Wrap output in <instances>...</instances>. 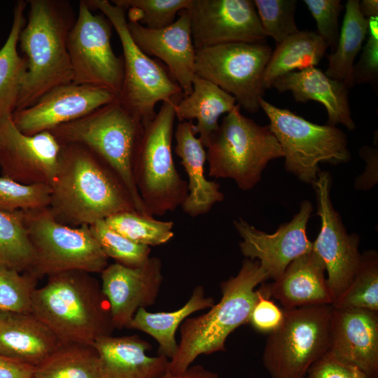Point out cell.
I'll return each instance as SVG.
<instances>
[{"mask_svg":"<svg viewBox=\"0 0 378 378\" xmlns=\"http://www.w3.org/2000/svg\"><path fill=\"white\" fill-rule=\"evenodd\" d=\"M48 209L59 223L90 225L122 211H136L119 177L85 147L60 144Z\"/></svg>","mask_w":378,"mask_h":378,"instance_id":"obj_1","label":"cell"},{"mask_svg":"<svg viewBox=\"0 0 378 378\" xmlns=\"http://www.w3.org/2000/svg\"><path fill=\"white\" fill-rule=\"evenodd\" d=\"M29 10L19 43L26 71L16 111L35 104L51 90L72 83L67 48L76 16L65 0H29Z\"/></svg>","mask_w":378,"mask_h":378,"instance_id":"obj_2","label":"cell"},{"mask_svg":"<svg viewBox=\"0 0 378 378\" xmlns=\"http://www.w3.org/2000/svg\"><path fill=\"white\" fill-rule=\"evenodd\" d=\"M31 309L62 343L93 345L115 329L99 282L83 271L48 276L35 290Z\"/></svg>","mask_w":378,"mask_h":378,"instance_id":"obj_3","label":"cell"},{"mask_svg":"<svg viewBox=\"0 0 378 378\" xmlns=\"http://www.w3.org/2000/svg\"><path fill=\"white\" fill-rule=\"evenodd\" d=\"M269 279L256 260L245 258L240 270L220 284L221 298L200 316L187 318L180 327V342L167 370L185 371L200 355L225 351L227 337L241 325L248 323L258 300L256 287Z\"/></svg>","mask_w":378,"mask_h":378,"instance_id":"obj_4","label":"cell"},{"mask_svg":"<svg viewBox=\"0 0 378 378\" xmlns=\"http://www.w3.org/2000/svg\"><path fill=\"white\" fill-rule=\"evenodd\" d=\"M144 125L117 97L113 102L79 119L50 132L60 144L81 145L104 162L124 183L135 209L149 215L136 189L134 163Z\"/></svg>","mask_w":378,"mask_h":378,"instance_id":"obj_5","label":"cell"},{"mask_svg":"<svg viewBox=\"0 0 378 378\" xmlns=\"http://www.w3.org/2000/svg\"><path fill=\"white\" fill-rule=\"evenodd\" d=\"M237 104L225 114L206 148L209 176L231 178L242 190L252 189L272 160L284 156L269 125L244 116Z\"/></svg>","mask_w":378,"mask_h":378,"instance_id":"obj_6","label":"cell"},{"mask_svg":"<svg viewBox=\"0 0 378 378\" xmlns=\"http://www.w3.org/2000/svg\"><path fill=\"white\" fill-rule=\"evenodd\" d=\"M178 101L162 102L154 119L144 125L134 163L136 189L152 216L174 211L188 193V183L178 172L172 151L175 104Z\"/></svg>","mask_w":378,"mask_h":378,"instance_id":"obj_7","label":"cell"},{"mask_svg":"<svg viewBox=\"0 0 378 378\" xmlns=\"http://www.w3.org/2000/svg\"><path fill=\"white\" fill-rule=\"evenodd\" d=\"M21 213L35 255L29 273L38 279L73 270L101 273L108 266L89 225L62 224L48 207Z\"/></svg>","mask_w":378,"mask_h":378,"instance_id":"obj_8","label":"cell"},{"mask_svg":"<svg viewBox=\"0 0 378 378\" xmlns=\"http://www.w3.org/2000/svg\"><path fill=\"white\" fill-rule=\"evenodd\" d=\"M259 104L282 149L285 169L301 181L312 184L321 171L320 163L337 164L349 160L346 135L336 126L313 123L263 98Z\"/></svg>","mask_w":378,"mask_h":378,"instance_id":"obj_9","label":"cell"},{"mask_svg":"<svg viewBox=\"0 0 378 378\" xmlns=\"http://www.w3.org/2000/svg\"><path fill=\"white\" fill-rule=\"evenodd\" d=\"M332 310V305L283 309V321L268 334L262 353L271 378L305 377L328 352Z\"/></svg>","mask_w":378,"mask_h":378,"instance_id":"obj_10","label":"cell"},{"mask_svg":"<svg viewBox=\"0 0 378 378\" xmlns=\"http://www.w3.org/2000/svg\"><path fill=\"white\" fill-rule=\"evenodd\" d=\"M85 2L92 10H99L108 19L118 36L123 52L124 77L118 97L144 125L155 117L158 102L180 100L183 92L169 71L136 45L122 8L108 0Z\"/></svg>","mask_w":378,"mask_h":378,"instance_id":"obj_11","label":"cell"},{"mask_svg":"<svg viewBox=\"0 0 378 378\" xmlns=\"http://www.w3.org/2000/svg\"><path fill=\"white\" fill-rule=\"evenodd\" d=\"M265 43H230L195 50V74L220 88L249 113L260 109L262 76L272 54Z\"/></svg>","mask_w":378,"mask_h":378,"instance_id":"obj_12","label":"cell"},{"mask_svg":"<svg viewBox=\"0 0 378 378\" xmlns=\"http://www.w3.org/2000/svg\"><path fill=\"white\" fill-rule=\"evenodd\" d=\"M112 28L105 15L94 14L85 0H82L68 36L67 48L72 83L105 88L118 96L123 82L124 63L122 57L113 50Z\"/></svg>","mask_w":378,"mask_h":378,"instance_id":"obj_13","label":"cell"},{"mask_svg":"<svg viewBox=\"0 0 378 378\" xmlns=\"http://www.w3.org/2000/svg\"><path fill=\"white\" fill-rule=\"evenodd\" d=\"M312 185L316 196L317 215L321 219V230L312 242V249L324 263L328 274L326 282L333 304L349 286L358 270L361 260L360 238L356 233L347 232L341 217L333 207L330 174L320 171Z\"/></svg>","mask_w":378,"mask_h":378,"instance_id":"obj_14","label":"cell"},{"mask_svg":"<svg viewBox=\"0 0 378 378\" xmlns=\"http://www.w3.org/2000/svg\"><path fill=\"white\" fill-rule=\"evenodd\" d=\"M195 50L230 43H265L253 0H190Z\"/></svg>","mask_w":378,"mask_h":378,"instance_id":"obj_15","label":"cell"},{"mask_svg":"<svg viewBox=\"0 0 378 378\" xmlns=\"http://www.w3.org/2000/svg\"><path fill=\"white\" fill-rule=\"evenodd\" d=\"M312 210L309 201H302L292 220L272 234L255 228L242 218L234 220V228L242 239L241 253L246 258L258 260L269 279H278L293 260L312 251V241L307 236Z\"/></svg>","mask_w":378,"mask_h":378,"instance_id":"obj_16","label":"cell"},{"mask_svg":"<svg viewBox=\"0 0 378 378\" xmlns=\"http://www.w3.org/2000/svg\"><path fill=\"white\" fill-rule=\"evenodd\" d=\"M61 144L50 131L22 133L12 116L0 119V170L18 183L51 186L56 176Z\"/></svg>","mask_w":378,"mask_h":378,"instance_id":"obj_17","label":"cell"},{"mask_svg":"<svg viewBox=\"0 0 378 378\" xmlns=\"http://www.w3.org/2000/svg\"><path fill=\"white\" fill-rule=\"evenodd\" d=\"M117 97L105 88L70 83L51 90L29 107L15 111L12 120L22 133L34 135L83 118Z\"/></svg>","mask_w":378,"mask_h":378,"instance_id":"obj_18","label":"cell"},{"mask_svg":"<svg viewBox=\"0 0 378 378\" xmlns=\"http://www.w3.org/2000/svg\"><path fill=\"white\" fill-rule=\"evenodd\" d=\"M101 279L115 328H127L138 309L155 303L163 281L162 263L155 256L139 267L115 262L101 272Z\"/></svg>","mask_w":378,"mask_h":378,"instance_id":"obj_19","label":"cell"},{"mask_svg":"<svg viewBox=\"0 0 378 378\" xmlns=\"http://www.w3.org/2000/svg\"><path fill=\"white\" fill-rule=\"evenodd\" d=\"M127 28L136 45L146 55L161 59L167 66L183 95L190 94L195 75L196 50L188 10L180 11L172 24L161 29H151L128 21Z\"/></svg>","mask_w":378,"mask_h":378,"instance_id":"obj_20","label":"cell"},{"mask_svg":"<svg viewBox=\"0 0 378 378\" xmlns=\"http://www.w3.org/2000/svg\"><path fill=\"white\" fill-rule=\"evenodd\" d=\"M328 352L378 378V312L332 307Z\"/></svg>","mask_w":378,"mask_h":378,"instance_id":"obj_21","label":"cell"},{"mask_svg":"<svg viewBox=\"0 0 378 378\" xmlns=\"http://www.w3.org/2000/svg\"><path fill=\"white\" fill-rule=\"evenodd\" d=\"M272 88L279 92H290L298 102L312 100L323 104L328 113L327 125L342 124L349 130L356 128L351 118L348 85L328 77L315 66L281 76L273 82Z\"/></svg>","mask_w":378,"mask_h":378,"instance_id":"obj_22","label":"cell"},{"mask_svg":"<svg viewBox=\"0 0 378 378\" xmlns=\"http://www.w3.org/2000/svg\"><path fill=\"white\" fill-rule=\"evenodd\" d=\"M99 356L98 378H159L169 360L148 356L150 344L137 335L99 338L93 344Z\"/></svg>","mask_w":378,"mask_h":378,"instance_id":"obj_23","label":"cell"},{"mask_svg":"<svg viewBox=\"0 0 378 378\" xmlns=\"http://www.w3.org/2000/svg\"><path fill=\"white\" fill-rule=\"evenodd\" d=\"M325 272L323 262L312 249L293 260L278 279L265 284L266 290L283 309L332 305Z\"/></svg>","mask_w":378,"mask_h":378,"instance_id":"obj_24","label":"cell"},{"mask_svg":"<svg viewBox=\"0 0 378 378\" xmlns=\"http://www.w3.org/2000/svg\"><path fill=\"white\" fill-rule=\"evenodd\" d=\"M194 125L192 121L179 122L174 134V151L188 178V193L181 207L191 217L207 214L216 203L224 200L219 184L204 175L206 151L195 132Z\"/></svg>","mask_w":378,"mask_h":378,"instance_id":"obj_25","label":"cell"},{"mask_svg":"<svg viewBox=\"0 0 378 378\" xmlns=\"http://www.w3.org/2000/svg\"><path fill=\"white\" fill-rule=\"evenodd\" d=\"M61 344L32 313L0 311V355L35 367Z\"/></svg>","mask_w":378,"mask_h":378,"instance_id":"obj_26","label":"cell"},{"mask_svg":"<svg viewBox=\"0 0 378 378\" xmlns=\"http://www.w3.org/2000/svg\"><path fill=\"white\" fill-rule=\"evenodd\" d=\"M233 96L216 85L195 75L192 90L175 104L179 122L197 120L195 134L206 148L218 127L219 118L237 104Z\"/></svg>","mask_w":378,"mask_h":378,"instance_id":"obj_27","label":"cell"},{"mask_svg":"<svg viewBox=\"0 0 378 378\" xmlns=\"http://www.w3.org/2000/svg\"><path fill=\"white\" fill-rule=\"evenodd\" d=\"M215 304L212 297L205 295L202 286H197L188 302L173 312H150L145 308L137 310L128 329L144 332L158 343V356L171 360L176 354L178 343L175 335L180 325L192 314L211 308Z\"/></svg>","mask_w":378,"mask_h":378,"instance_id":"obj_28","label":"cell"},{"mask_svg":"<svg viewBox=\"0 0 378 378\" xmlns=\"http://www.w3.org/2000/svg\"><path fill=\"white\" fill-rule=\"evenodd\" d=\"M328 46L316 32L299 31L276 44L262 76L265 90L279 77L292 71L317 65Z\"/></svg>","mask_w":378,"mask_h":378,"instance_id":"obj_29","label":"cell"},{"mask_svg":"<svg viewBox=\"0 0 378 378\" xmlns=\"http://www.w3.org/2000/svg\"><path fill=\"white\" fill-rule=\"evenodd\" d=\"M27 5L24 0L15 3L10 33L0 49V119L12 116L15 111L25 74V61L18 51V45L26 23Z\"/></svg>","mask_w":378,"mask_h":378,"instance_id":"obj_30","label":"cell"},{"mask_svg":"<svg viewBox=\"0 0 378 378\" xmlns=\"http://www.w3.org/2000/svg\"><path fill=\"white\" fill-rule=\"evenodd\" d=\"M343 22L335 50L328 55V77L354 87L352 72L354 62L361 50L368 32V20L361 13L358 0H348Z\"/></svg>","mask_w":378,"mask_h":378,"instance_id":"obj_31","label":"cell"},{"mask_svg":"<svg viewBox=\"0 0 378 378\" xmlns=\"http://www.w3.org/2000/svg\"><path fill=\"white\" fill-rule=\"evenodd\" d=\"M98 370L93 345L62 343L34 367L33 378H98Z\"/></svg>","mask_w":378,"mask_h":378,"instance_id":"obj_32","label":"cell"},{"mask_svg":"<svg viewBox=\"0 0 378 378\" xmlns=\"http://www.w3.org/2000/svg\"><path fill=\"white\" fill-rule=\"evenodd\" d=\"M34 260L21 211H0V263L21 272H29Z\"/></svg>","mask_w":378,"mask_h":378,"instance_id":"obj_33","label":"cell"},{"mask_svg":"<svg viewBox=\"0 0 378 378\" xmlns=\"http://www.w3.org/2000/svg\"><path fill=\"white\" fill-rule=\"evenodd\" d=\"M105 221L123 237L150 247L165 244L174 237L172 221L158 220L135 210L115 214Z\"/></svg>","mask_w":378,"mask_h":378,"instance_id":"obj_34","label":"cell"},{"mask_svg":"<svg viewBox=\"0 0 378 378\" xmlns=\"http://www.w3.org/2000/svg\"><path fill=\"white\" fill-rule=\"evenodd\" d=\"M332 306L378 312V254L376 251L361 253L360 266L351 282Z\"/></svg>","mask_w":378,"mask_h":378,"instance_id":"obj_35","label":"cell"},{"mask_svg":"<svg viewBox=\"0 0 378 378\" xmlns=\"http://www.w3.org/2000/svg\"><path fill=\"white\" fill-rule=\"evenodd\" d=\"M122 8L128 22L158 29L172 24L177 14L187 9L190 0H112Z\"/></svg>","mask_w":378,"mask_h":378,"instance_id":"obj_36","label":"cell"},{"mask_svg":"<svg viewBox=\"0 0 378 378\" xmlns=\"http://www.w3.org/2000/svg\"><path fill=\"white\" fill-rule=\"evenodd\" d=\"M101 248L116 263L129 267H139L148 260L150 246L135 243L120 234L106 223L99 220L89 225Z\"/></svg>","mask_w":378,"mask_h":378,"instance_id":"obj_37","label":"cell"},{"mask_svg":"<svg viewBox=\"0 0 378 378\" xmlns=\"http://www.w3.org/2000/svg\"><path fill=\"white\" fill-rule=\"evenodd\" d=\"M38 279L0 263V311L31 314Z\"/></svg>","mask_w":378,"mask_h":378,"instance_id":"obj_38","label":"cell"},{"mask_svg":"<svg viewBox=\"0 0 378 378\" xmlns=\"http://www.w3.org/2000/svg\"><path fill=\"white\" fill-rule=\"evenodd\" d=\"M51 186L46 184L25 185L0 177V211L14 213L48 208Z\"/></svg>","mask_w":378,"mask_h":378,"instance_id":"obj_39","label":"cell"},{"mask_svg":"<svg viewBox=\"0 0 378 378\" xmlns=\"http://www.w3.org/2000/svg\"><path fill=\"white\" fill-rule=\"evenodd\" d=\"M253 3L264 33L276 44L300 31L295 21V0H253Z\"/></svg>","mask_w":378,"mask_h":378,"instance_id":"obj_40","label":"cell"},{"mask_svg":"<svg viewBox=\"0 0 378 378\" xmlns=\"http://www.w3.org/2000/svg\"><path fill=\"white\" fill-rule=\"evenodd\" d=\"M316 22V34L332 52L340 35L339 18L344 8L340 0H304Z\"/></svg>","mask_w":378,"mask_h":378,"instance_id":"obj_41","label":"cell"},{"mask_svg":"<svg viewBox=\"0 0 378 378\" xmlns=\"http://www.w3.org/2000/svg\"><path fill=\"white\" fill-rule=\"evenodd\" d=\"M366 41L362 48L359 60L354 64L352 83H370L377 86L378 81V16L367 18Z\"/></svg>","mask_w":378,"mask_h":378,"instance_id":"obj_42","label":"cell"},{"mask_svg":"<svg viewBox=\"0 0 378 378\" xmlns=\"http://www.w3.org/2000/svg\"><path fill=\"white\" fill-rule=\"evenodd\" d=\"M258 290V298L251 311L248 323L256 330L269 334L281 325L284 318L283 309L270 299L264 283Z\"/></svg>","mask_w":378,"mask_h":378,"instance_id":"obj_43","label":"cell"},{"mask_svg":"<svg viewBox=\"0 0 378 378\" xmlns=\"http://www.w3.org/2000/svg\"><path fill=\"white\" fill-rule=\"evenodd\" d=\"M304 378H368L354 364L327 352L315 362Z\"/></svg>","mask_w":378,"mask_h":378,"instance_id":"obj_44","label":"cell"},{"mask_svg":"<svg viewBox=\"0 0 378 378\" xmlns=\"http://www.w3.org/2000/svg\"><path fill=\"white\" fill-rule=\"evenodd\" d=\"M34 367L0 355V378H33Z\"/></svg>","mask_w":378,"mask_h":378,"instance_id":"obj_45","label":"cell"},{"mask_svg":"<svg viewBox=\"0 0 378 378\" xmlns=\"http://www.w3.org/2000/svg\"><path fill=\"white\" fill-rule=\"evenodd\" d=\"M359 153L366 161L367 167L365 172L359 178H357L356 188L362 190L369 189L371 188L369 180L370 171L377 174V148L365 146L360 148Z\"/></svg>","mask_w":378,"mask_h":378,"instance_id":"obj_46","label":"cell"},{"mask_svg":"<svg viewBox=\"0 0 378 378\" xmlns=\"http://www.w3.org/2000/svg\"><path fill=\"white\" fill-rule=\"evenodd\" d=\"M159 378H218L217 373L205 369L203 366L197 365L190 366L185 371L174 374L169 370Z\"/></svg>","mask_w":378,"mask_h":378,"instance_id":"obj_47","label":"cell"},{"mask_svg":"<svg viewBox=\"0 0 378 378\" xmlns=\"http://www.w3.org/2000/svg\"><path fill=\"white\" fill-rule=\"evenodd\" d=\"M359 8L362 15L365 18L378 16V1L377 0H362L359 1Z\"/></svg>","mask_w":378,"mask_h":378,"instance_id":"obj_48","label":"cell"}]
</instances>
